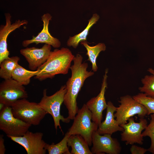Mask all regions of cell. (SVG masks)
Returning a JSON list of instances; mask_svg holds the SVG:
<instances>
[{
	"label": "cell",
	"instance_id": "1",
	"mask_svg": "<svg viewBox=\"0 0 154 154\" xmlns=\"http://www.w3.org/2000/svg\"><path fill=\"white\" fill-rule=\"evenodd\" d=\"M83 59L81 54H76L73 60V64L70 68L71 76L66 83L67 91L63 103L68 110L67 117L70 120L74 119L79 110L76 99L85 81L94 74V72L87 70L88 64L83 63Z\"/></svg>",
	"mask_w": 154,
	"mask_h": 154
},
{
	"label": "cell",
	"instance_id": "2",
	"mask_svg": "<svg viewBox=\"0 0 154 154\" xmlns=\"http://www.w3.org/2000/svg\"><path fill=\"white\" fill-rule=\"evenodd\" d=\"M74 57L68 48H56L51 51L45 62L37 70L38 72L35 78L42 81L52 79L57 74H67Z\"/></svg>",
	"mask_w": 154,
	"mask_h": 154
},
{
	"label": "cell",
	"instance_id": "3",
	"mask_svg": "<svg viewBox=\"0 0 154 154\" xmlns=\"http://www.w3.org/2000/svg\"><path fill=\"white\" fill-rule=\"evenodd\" d=\"M67 91L66 85L62 86L60 89L53 95L48 96L47 94V89H44L43 96L38 103L40 107L47 114L52 117L54 127L56 130L58 127L64 134L60 124V121L66 123H69L70 119L64 118L60 114L61 106L64 102L65 94Z\"/></svg>",
	"mask_w": 154,
	"mask_h": 154
},
{
	"label": "cell",
	"instance_id": "4",
	"mask_svg": "<svg viewBox=\"0 0 154 154\" xmlns=\"http://www.w3.org/2000/svg\"><path fill=\"white\" fill-rule=\"evenodd\" d=\"M27 98L17 101L11 106L13 116L32 125H38L47 114L38 103L30 102Z\"/></svg>",
	"mask_w": 154,
	"mask_h": 154
},
{
	"label": "cell",
	"instance_id": "5",
	"mask_svg": "<svg viewBox=\"0 0 154 154\" xmlns=\"http://www.w3.org/2000/svg\"><path fill=\"white\" fill-rule=\"evenodd\" d=\"M92 115L86 104H83L79 109L72 126L66 132L69 135L78 134L81 135L88 143L92 145V135L94 131H97L98 126L92 121Z\"/></svg>",
	"mask_w": 154,
	"mask_h": 154
},
{
	"label": "cell",
	"instance_id": "6",
	"mask_svg": "<svg viewBox=\"0 0 154 154\" xmlns=\"http://www.w3.org/2000/svg\"><path fill=\"white\" fill-rule=\"evenodd\" d=\"M118 102L120 104L117 107L114 116L120 125L127 123L128 119L135 115L141 118L147 114L146 108L130 95L121 97Z\"/></svg>",
	"mask_w": 154,
	"mask_h": 154
},
{
	"label": "cell",
	"instance_id": "7",
	"mask_svg": "<svg viewBox=\"0 0 154 154\" xmlns=\"http://www.w3.org/2000/svg\"><path fill=\"white\" fill-rule=\"evenodd\" d=\"M11 106H6L0 112V129L7 137H19L23 135L31 125L15 117Z\"/></svg>",
	"mask_w": 154,
	"mask_h": 154
},
{
	"label": "cell",
	"instance_id": "8",
	"mask_svg": "<svg viewBox=\"0 0 154 154\" xmlns=\"http://www.w3.org/2000/svg\"><path fill=\"white\" fill-rule=\"evenodd\" d=\"M28 97L24 86L12 78L4 80L0 84V102L6 106H11L17 100Z\"/></svg>",
	"mask_w": 154,
	"mask_h": 154
},
{
	"label": "cell",
	"instance_id": "9",
	"mask_svg": "<svg viewBox=\"0 0 154 154\" xmlns=\"http://www.w3.org/2000/svg\"><path fill=\"white\" fill-rule=\"evenodd\" d=\"M92 154H119L121 150V145L117 139L109 134H100L94 131L92 135Z\"/></svg>",
	"mask_w": 154,
	"mask_h": 154
},
{
	"label": "cell",
	"instance_id": "10",
	"mask_svg": "<svg viewBox=\"0 0 154 154\" xmlns=\"http://www.w3.org/2000/svg\"><path fill=\"white\" fill-rule=\"evenodd\" d=\"M43 134L41 132L33 133L29 130L23 136H10L12 140L22 146L28 154H45L46 143L42 139Z\"/></svg>",
	"mask_w": 154,
	"mask_h": 154
},
{
	"label": "cell",
	"instance_id": "11",
	"mask_svg": "<svg viewBox=\"0 0 154 154\" xmlns=\"http://www.w3.org/2000/svg\"><path fill=\"white\" fill-rule=\"evenodd\" d=\"M139 121V122H136L134 118L131 117L128 119V123L120 125L124 129L121 134V139L125 142L126 145L135 143L143 144L142 132L146 127L147 122L144 118H140Z\"/></svg>",
	"mask_w": 154,
	"mask_h": 154
},
{
	"label": "cell",
	"instance_id": "12",
	"mask_svg": "<svg viewBox=\"0 0 154 154\" xmlns=\"http://www.w3.org/2000/svg\"><path fill=\"white\" fill-rule=\"evenodd\" d=\"M108 69L106 68L103 76L100 92L96 97L91 98L86 104L92 115V121L99 126L103 119V111L106 109L107 104L105 96V93L107 88V79Z\"/></svg>",
	"mask_w": 154,
	"mask_h": 154
},
{
	"label": "cell",
	"instance_id": "13",
	"mask_svg": "<svg viewBox=\"0 0 154 154\" xmlns=\"http://www.w3.org/2000/svg\"><path fill=\"white\" fill-rule=\"evenodd\" d=\"M51 49L50 45L44 44L40 48L34 47H27L21 49L20 52L28 62L29 69L35 71L46 61Z\"/></svg>",
	"mask_w": 154,
	"mask_h": 154
},
{
	"label": "cell",
	"instance_id": "14",
	"mask_svg": "<svg viewBox=\"0 0 154 154\" xmlns=\"http://www.w3.org/2000/svg\"><path fill=\"white\" fill-rule=\"evenodd\" d=\"M5 24L1 25L0 28V63L4 59L9 57V52L8 50L7 43L9 35L16 29L28 23L26 20L21 21L19 19L11 24L10 14L9 13H5Z\"/></svg>",
	"mask_w": 154,
	"mask_h": 154
},
{
	"label": "cell",
	"instance_id": "15",
	"mask_svg": "<svg viewBox=\"0 0 154 154\" xmlns=\"http://www.w3.org/2000/svg\"><path fill=\"white\" fill-rule=\"evenodd\" d=\"M41 18V21L43 22L42 30L37 36H33L31 39L23 41L22 46L27 47L32 43H34L36 44L44 43L50 45L55 48L60 47L61 45L60 42L58 38L52 37L48 31V25L52 16L49 13H46L44 14Z\"/></svg>",
	"mask_w": 154,
	"mask_h": 154
},
{
	"label": "cell",
	"instance_id": "16",
	"mask_svg": "<svg viewBox=\"0 0 154 154\" xmlns=\"http://www.w3.org/2000/svg\"><path fill=\"white\" fill-rule=\"evenodd\" d=\"M107 104L105 119L99 125L97 132L100 135L109 134L111 135L117 131L122 132L123 128L114 118V113L116 110L117 107L110 101Z\"/></svg>",
	"mask_w": 154,
	"mask_h": 154
},
{
	"label": "cell",
	"instance_id": "17",
	"mask_svg": "<svg viewBox=\"0 0 154 154\" xmlns=\"http://www.w3.org/2000/svg\"><path fill=\"white\" fill-rule=\"evenodd\" d=\"M67 145L71 148V154H92L88 143L80 135H70L68 139Z\"/></svg>",
	"mask_w": 154,
	"mask_h": 154
},
{
	"label": "cell",
	"instance_id": "18",
	"mask_svg": "<svg viewBox=\"0 0 154 154\" xmlns=\"http://www.w3.org/2000/svg\"><path fill=\"white\" fill-rule=\"evenodd\" d=\"M99 18L100 16L97 13L93 14L88 20V23L86 27L82 32L73 36L69 37L67 42V45L76 48L80 42L86 41L90 29L97 23Z\"/></svg>",
	"mask_w": 154,
	"mask_h": 154
},
{
	"label": "cell",
	"instance_id": "19",
	"mask_svg": "<svg viewBox=\"0 0 154 154\" xmlns=\"http://www.w3.org/2000/svg\"><path fill=\"white\" fill-rule=\"evenodd\" d=\"M87 50L86 55L89 61L92 65V70L94 72L97 71L98 67L96 64V59L100 53L106 50V47L103 43H99L95 46H91L89 45L87 41H82L80 42Z\"/></svg>",
	"mask_w": 154,
	"mask_h": 154
},
{
	"label": "cell",
	"instance_id": "20",
	"mask_svg": "<svg viewBox=\"0 0 154 154\" xmlns=\"http://www.w3.org/2000/svg\"><path fill=\"white\" fill-rule=\"evenodd\" d=\"M37 70L35 71L27 70L19 65H17L12 74V78L23 85L29 84L31 78L35 76L38 73Z\"/></svg>",
	"mask_w": 154,
	"mask_h": 154
},
{
	"label": "cell",
	"instance_id": "21",
	"mask_svg": "<svg viewBox=\"0 0 154 154\" xmlns=\"http://www.w3.org/2000/svg\"><path fill=\"white\" fill-rule=\"evenodd\" d=\"M20 60V58L17 56L3 60L0 63V77L4 80L11 78L12 72Z\"/></svg>",
	"mask_w": 154,
	"mask_h": 154
},
{
	"label": "cell",
	"instance_id": "22",
	"mask_svg": "<svg viewBox=\"0 0 154 154\" xmlns=\"http://www.w3.org/2000/svg\"><path fill=\"white\" fill-rule=\"evenodd\" d=\"M70 135L66 133L63 139L58 143L51 144L46 143L45 149L49 154H71L67 145V141Z\"/></svg>",
	"mask_w": 154,
	"mask_h": 154
},
{
	"label": "cell",
	"instance_id": "23",
	"mask_svg": "<svg viewBox=\"0 0 154 154\" xmlns=\"http://www.w3.org/2000/svg\"><path fill=\"white\" fill-rule=\"evenodd\" d=\"M147 70L151 75H146L141 79L143 85L139 90L146 96L154 98V69L149 68Z\"/></svg>",
	"mask_w": 154,
	"mask_h": 154
},
{
	"label": "cell",
	"instance_id": "24",
	"mask_svg": "<svg viewBox=\"0 0 154 154\" xmlns=\"http://www.w3.org/2000/svg\"><path fill=\"white\" fill-rule=\"evenodd\" d=\"M133 97L146 108L147 110V115L154 114V98L148 97L142 92Z\"/></svg>",
	"mask_w": 154,
	"mask_h": 154
},
{
	"label": "cell",
	"instance_id": "25",
	"mask_svg": "<svg viewBox=\"0 0 154 154\" xmlns=\"http://www.w3.org/2000/svg\"><path fill=\"white\" fill-rule=\"evenodd\" d=\"M151 119L150 122L142 133L143 137L148 136L151 139V145L147 149L148 151L153 154H154V114H150Z\"/></svg>",
	"mask_w": 154,
	"mask_h": 154
},
{
	"label": "cell",
	"instance_id": "26",
	"mask_svg": "<svg viewBox=\"0 0 154 154\" xmlns=\"http://www.w3.org/2000/svg\"><path fill=\"white\" fill-rule=\"evenodd\" d=\"M131 154H144L148 149L143 147L132 145L130 149Z\"/></svg>",
	"mask_w": 154,
	"mask_h": 154
},
{
	"label": "cell",
	"instance_id": "27",
	"mask_svg": "<svg viewBox=\"0 0 154 154\" xmlns=\"http://www.w3.org/2000/svg\"><path fill=\"white\" fill-rule=\"evenodd\" d=\"M4 139L3 135H0V154H4L6 151V148L4 145Z\"/></svg>",
	"mask_w": 154,
	"mask_h": 154
},
{
	"label": "cell",
	"instance_id": "28",
	"mask_svg": "<svg viewBox=\"0 0 154 154\" xmlns=\"http://www.w3.org/2000/svg\"><path fill=\"white\" fill-rule=\"evenodd\" d=\"M6 106L3 103L0 102V112L3 110Z\"/></svg>",
	"mask_w": 154,
	"mask_h": 154
}]
</instances>
